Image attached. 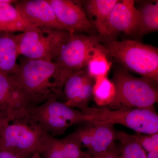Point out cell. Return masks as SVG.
Listing matches in <instances>:
<instances>
[{
    "label": "cell",
    "mask_w": 158,
    "mask_h": 158,
    "mask_svg": "<svg viewBox=\"0 0 158 158\" xmlns=\"http://www.w3.org/2000/svg\"><path fill=\"white\" fill-rule=\"evenodd\" d=\"M138 10L133 0H118L111 12L106 27V42L115 40L118 34L136 36L139 26Z\"/></svg>",
    "instance_id": "cell-10"
},
{
    "label": "cell",
    "mask_w": 158,
    "mask_h": 158,
    "mask_svg": "<svg viewBox=\"0 0 158 158\" xmlns=\"http://www.w3.org/2000/svg\"><path fill=\"white\" fill-rule=\"evenodd\" d=\"M93 124L92 141L87 153L90 156L95 157L109 151L116 146L117 131L113 125L103 123Z\"/></svg>",
    "instance_id": "cell-16"
},
{
    "label": "cell",
    "mask_w": 158,
    "mask_h": 158,
    "mask_svg": "<svg viewBox=\"0 0 158 158\" xmlns=\"http://www.w3.org/2000/svg\"><path fill=\"white\" fill-rule=\"evenodd\" d=\"M82 112L90 116L89 123L121 125L136 132L147 135L158 133V115L155 110L88 107Z\"/></svg>",
    "instance_id": "cell-6"
},
{
    "label": "cell",
    "mask_w": 158,
    "mask_h": 158,
    "mask_svg": "<svg viewBox=\"0 0 158 158\" xmlns=\"http://www.w3.org/2000/svg\"><path fill=\"white\" fill-rule=\"evenodd\" d=\"M119 142V158H147L145 151L133 138L132 135L117 131Z\"/></svg>",
    "instance_id": "cell-21"
},
{
    "label": "cell",
    "mask_w": 158,
    "mask_h": 158,
    "mask_svg": "<svg viewBox=\"0 0 158 158\" xmlns=\"http://www.w3.org/2000/svg\"><path fill=\"white\" fill-rule=\"evenodd\" d=\"M63 30L36 28L17 34L19 54L26 59L55 62L70 35Z\"/></svg>",
    "instance_id": "cell-7"
},
{
    "label": "cell",
    "mask_w": 158,
    "mask_h": 158,
    "mask_svg": "<svg viewBox=\"0 0 158 158\" xmlns=\"http://www.w3.org/2000/svg\"><path fill=\"white\" fill-rule=\"evenodd\" d=\"M27 111L44 131L52 136L62 135L70 127L89 123L90 119V116L55 97L39 106L29 108Z\"/></svg>",
    "instance_id": "cell-5"
},
{
    "label": "cell",
    "mask_w": 158,
    "mask_h": 158,
    "mask_svg": "<svg viewBox=\"0 0 158 158\" xmlns=\"http://www.w3.org/2000/svg\"><path fill=\"white\" fill-rule=\"evenodd\" d=\"M112 65V59L103 45L100 43L94 50L85 69L89 76L95 80L108 77Z\"/></svg>",
    "instance_id": "cell-19"
},
{
    "label": "cell",
    "mask_w": 158,
    "mask_h": 158,
    "mask_svg": "<svg viewBox=\"0 0 158 158\" xmlns=\"http://www.w3.org/2000/svg\"><path fill=\"white\" fill-rule=\"evenodd\" d=\"M48 133L27 109L7 117L0 128V149L15 153L40 152Z\"/></svg>",
    "instance_id": "cell-2"
},
{
    "label": "cell",
    "mask_w": 158,
    "mask_h": 158,
    "mask_svg": "<svg viewBox=\"0 0 158 158\" xmlns=\"http://www.w3.org/2000/svg\"><path fill=\"white\" fill-rule=\"evenodd\" d=\"M112 81L116 88V95L106 108L155 110L154 105L158 101L157 83L144 77L134 76L122 67L115 69Z\"/></svg>",
    "instance_id": "cell-3"
},
{
    "label": "cell",
    "mask_w": 158,
    "mask_h": 158,
    "mask_svg": "<svg viewBox=\"0 0 158 158\" xmlns=\"http://www.w3.org/2000/svg\"><path fill=\"white\" fill-rule=\"evenodd\" d=\"M73 72L53 61L26 59L12 75L33 107L51 98L63 97L64 85Z\"/></svg>",
    "instance_id": "cell-1"
},
{
    "label": "cell",
    "mask_w": 158,
    "mask_h": 158,
    "mask_svg": "<svg viewBox=\"0 0 158 158\" xmlns=\"http://www.w3.org/2000/svg\"><path fill=\"white\" fill-rule=\"evenodd\" d=\"M103 46L110 59L123 68L158 84L157 48L131 39L115 40Z\"/></svg>",
    "instance_id": "cell-4"
},
{
    "label": "cell",
    "mask_w": 158,
    "mask_h": 158,
    "mask_svg": "<svg viewBox=\"0 0 158 158\" xmlns=\"http://www.w3.org/2000/svg\"><path fill=\"white\" fill-rule=\"evenodd\" d=\"M101 41L98 35L70 33L55 62L71 72L84 69L94 50Z\"/></svg>",
    "instance_id": "cell-8"
},
{
    "label": "cell",
    "mask_w": 158,
    "mask_h": 158,
    "mask_svg": "<svg viewBox=\"0 0 158 158\" xmlns=\"http://www.w3.org/2000/svg\"><path fill=\"white\" fill-rule=\"evenodd\" d=\"M40 154L43 158H69L64 151L61 139H56L48 133Z\"/></svg>",
    "instance_id": "cell-22"
},
{
    "label": "cell",
    "mask_w": 158,
    "mask_h": 158,
    "mask_svg": "<svg viewBox=\"0 0 158 158\" xmlns=\"http://www.w3.org/2000/svg\"><path fill=\"white\" fill-rule=\"evenodd\" d=\"M115 85L108 77L94 80L93 88V98L96 104L100 107L110 106L116 95Z\"/></svg>",
    "instance_id": "cell-20"
},
{
    "label": "cell",
    "mask_w": 158,
    "mask_h": 158,
    "mask_svg": "<svg viewBox=\"0 0 158 158\" xmlns=\"http://www.w3.org/2000/svg\"><path fill=\"white\" fill-rule=\"evenodd\" d=\"M30 158H43L42 157V156H41V155L39 153V152H34V153L33 154L32 156Z\"/></svg>",
    "instance_id": "cell-29"
},
{
    "label": "cell",
    "mask_w": 158,
    "mask_h": 158,
    "mask_svg": "<svg viewBox=\"0 0 158 158\" xmlns=\"http://www.w3.org/2000/svg\"><path fill=\"white\" fill-rule=\"evenodd\" d=\"M7 116L5 114L0 112V128L2 126L4 122L6 120Z\"/></svg>",
    "instance_id": "cell-28"
},
{
    "label": "cell",
    "mask_w": 158,
    "mask_h": 158,
    "mask_svg": "<svg viewBox=\"0 0 158 158\" xmlns=\"http://www.w3.org/2000/svg\"><path fill=\"white\" fill-rule=\"evenodd\" d=\"M23 19L35 28L65 31L47 0H24L14 3Z\"/></svg>",
    "instance_id": "cell-11"
},
{
    "label": "cell",
    "mask_w": 158,
    "mask_h": 158,
    "mask_svg": "<svg viewBox=\"0 0 158 158\" xmlns=\"http://www.w3.org/2000/svg\"><path fill=\"white\" fill-rule=\"evenodd\" d=\"M65 153L69 158H84L86 152L82 150L80 142L71 134L61 139Z\"/></svg>",
    "instance_id": "cell-23"
},
{
    "label": "cell",
    "mask_w": 158,
    "mask_h": 158,
    "mask_svg": "<svg viewBox=\"0 0 158 158\" xmlns=\"http://www.w3.org/2000/svg\"><path fill=\"white\" fill-rule=\"evenodd\" d=\"M16 2L11 0H0V33H23L36 29L23 19L12 4Z\"/></svg>",
    "instance_id": "cell-17"
},
{
    "label": "cell",
    "mask_w": 158,
    "mask_h": 158,
    "mask_svg": "<svg viewBox=\"0 0 158 158\" xmlns=\"http://www.w3.org/2000/svg\"><path fill=\"white\" fill-rule=\"evenodd\" d=\"M147 158H158V149L148 152Z\"/></svg>",
    "instance_id": "cell-27"
},
{
    "label": "cell",
    "mask_w": 158,
    "mask_h": 158,
    "mask_svg": "<svg viewBox=\"0 0 158 158\" xmlns=\"http://www.w3.org/2000/svg\"><path fill=\"white\" fill-rule=\"evenodd\" d=\"M58 21L64 30L70 33L98 35L78 0H47Z\"/></svg>",
    "instance_id": "cell-9"
},
{
    "label": "cell",
    "mask_w": 158,
    "mask_h": 158,
    "mask_svg": "<svg viewBox=\"0 0 158 158\" xmlns=\"http://www.w3.org/2000/svg\"><path fill=\"white\" fill-rule=\"evenodd\" d=\"M119 155H120V153H119V147H118L116 145L115 147L109 151L95 157L90 156L86 152V155L84 158H119Z\"/></svg>",
    "instance_id": "cell-26"
},
{
    "label": "cell",
    "mask_w": 158,
    "mask_h": 158,
    "mask_svg": "<svg viewBox=\"0 0 158 158\" xmlns=\"http://www.w3.org/2000/svg\"><path fill=\"white\" fill-rule=\"evenodd\" d=\"M31 107L13 76L0 73V112L7 117Z\"/></svg>",
    "instance_id": "cell-13"
},
{
    "label": "cell",
    "mask_w": 158,
    "mask_h": 158,
    "mask_svg": "<svg viewBox=\"0 0 158 158\" xmlns=\"http://www.w3.org/2000/svg\"><path fill=\"white\" fill-rule=\"evenodd\" d=\"M94 80L89 76L86 69L73 72L66 80L63 89L65 104L82 111L88 107L93 99Z\"/></svg>",
    "instance_id": "cell-12"
},
{
    "label": "cell",
    "mask_w": 158,
    "mask_h": 158,
    "mask_svg": "<svg viewBox=\"0 0 158 158\" xmlns=\"http://www.w3.org/2000/svg\"><path fill=\"white\" fill-rule=\"evenodd\" d=\"M19 54L17 34L0 33V73L14 74L18 70Z\"/></svg>",
    "instance_id": "cell-15"
},
{
    "label": "cell",
    "mask_w": 158,
    "mask_h": 158,
    "mask_svg": "<svg viewBox=\"0 0 158 158\" xmlns=\"http://www.w3.org/2000/svg\"><path fill=\"white\" fill-rule=\"evenodd\" d=\"M118 0L81 1L87 17L101 38L104 39L109 16Z\"/></svg>",
    "instance_id": "cell-14"
},
{
    "label": "cell",
    "mask_w": 158,
    "mask_h": 158,
    "mask_svg": "<svg viewBox=\"0 0 158 158\" xmlns=\"http://www.w3.org/2000/svg\"><path fill=\"white\" fill-rule=\"evenodd\" d=\"M34 153H15L0 149V158H30Z\"/></svg>",
    "instance_id": "cell-25"
},
{
    "label": "cell",
    "mask_w": 158,
    "mask_h": 158,
    "mask_svg": "<svg viewBox=\"0 0 158 158\" xmlns=\"http://www.w3.org/2000/svg\"><path fill=\"white\" fill-rule=\"evenodd\" d=\"M132 135L144 151L148 152L158 149V133L152 135Z\"/></svg>",
    "instance_id": "cell-24"
},
{
    "label": "cell",
    "mask_w": 158,
    "mask_h": 158,
    "mask_svg": "<svg viewBox=\"0 0 158 158\" xmlns=\"http://www.w3.org/2000/svg\"><path fill=\"white\" fill-rule=\"evenodd\" d=\"M137 2L139 6L135 5L139 14V22L136 37H142L158 31V1Z\"/></svg>",
    "instance_id": "cell-18"
}]
</instances>
